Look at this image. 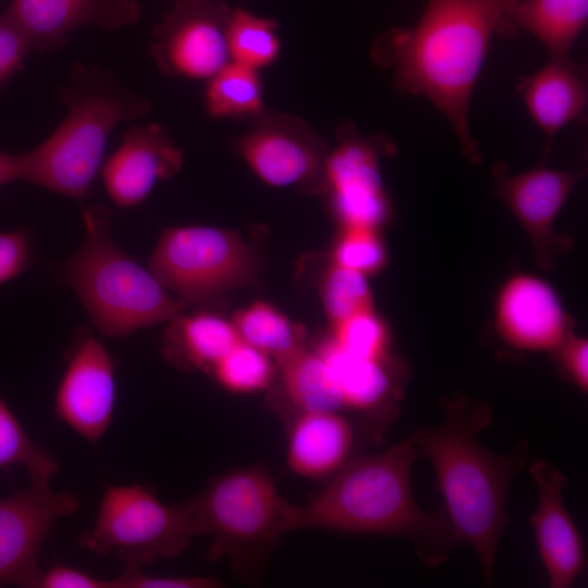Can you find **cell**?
Listing matches in <instances>:
<instances>
[{
  "label": "cell",
  "instance_id": "20",
  "mask_svg": "<svg viewBox=\"0 0 588 588\" xmlns=\"http://www.w3.org/2000/svg\"><path fill=\"white\" fill-rule=\"evenodd\" d=\"M290 417L286 465L293 474L309 480L328 479L352 458L354 429L339 412H305Z\"/></svg>",
  "mask_w": 588,
  "mask_h": 588
},
{
  "label": "cell",
  "instance_id": "38",
  "mask_svg": "<svg viewBox=\"0 0 588 588\" xmlns=\"http://www.w3.org/2000/svg\"><path fill=\"white\" fill-rule=\"evenodd\" d=\"M20 181L19 154L11 155L0 150V185Z\"/></svg>",
  "mask_w": 588,
  "mask_h": 588
},
{
  "label": "cell",
  "instance_id": "14",
  "mask_svg": "<svg viewBox=\"0 0 588 588\" xmlns=\"http://www.w3.org/2000/svg\"><path fill=\"white\" fill-rule=\"evenodd\" d=\"M140 11L137 0H11L2 15L25 35L32 51L46 53L62 48L83 26L114 30L133 25Z\"/></svg>",
  "mask_w": 588,
  "mask_h": 588
},
{
  "label": "cell",
  "instance_id": "25",
  "mask_svg": "<svg viewBox=\"0 0 588 588\" xmlns=\"http://www.w3.org/2000/svg\"><path fill=\"white\" fill-rule=\"evenodd\" d=\"M233 324L242 341L269 355L275 365L305 346V329L265 302L238 310Z\"/></svg>",
  "mask_w": 588,
  "mask_h": 588
},
{
  "label": "cell",
  "instance_id": "37",
  "mask_svg": "<svg viewBox=\"0 0 588 588\" xmlns=\"http://www.w3.org/2000/svg\"><path fill=\"white\" fill-rule=\"evenodd\" d=\"M560 348V363L568 378L583 391L588 389V343L586 339L567 334Z\"/></svg>",
  "mask_w": 588,
  "mask_h": 588
},
{
  "label": "cell",
  "instance_id": "11",
  "mask_svg": "<svg viewBox=\"0 0 588 588\" xmlns=\"http://www.w3.org/2000/svg\"><path fill=\"white\" fill-rule=\"evenodd\" d=\"M222 0H177L154 28L150 57L167 76L209 79L230 60Z\"/></svg>",
  "mask_w": 588,
  "mask_h": 588
},
{
  "label": "cell",
  "instance_id": "26",
  "mask_svg": "<svg viewBox=\"0 0 588 588\" xmlns=\"http://www.w3.org/2000/svg\"><path fill=\"white\" fill-rule=\"evenodd\" d=\"M205 106L217 119L255 118L265 110L259 71L230 61L207 81Z\"/></svg>",
  "mask_w": 588,
  "mask_h": 588
},
{
  "label": "cell",
  "instance_id": "5",
  "mask_svg": "<svg viewBox=\"0 0 588 588\" xmlns=\"http://www.w3.org/2000/svg\"><path fill=\"white\" fill-rule=\"evenodd\" d=\"M83 221L84 238L64 277L101 334L123 338L188 307L114 243L110 209L84 207Z\"/></svg>",
  "mask_w": 588,
  "mask_h": 588
},
{
  "label": "cell",
  "instance_id": "28",
  "mask_svg": "<svg viewBox=\"0 0 588 588\" xmlns=\"http://www.w3.org/2000/svg\"><path fill=\"white\" fill-rule=\"evenodd\" d=\"M23 466L30 482L49 483L59 464L26 433L15 415L0 397V468Z\"/></svg>",
  "mask_w": 588,
  "mask_h": 588
},
{
  "label": "cell",
  "instance_id": "16",
  "mask_svg": "<svg viewBox=\"0 0 588 588\" xmlns=\"http://www.w3.org/2000/svg\"><path fill=\"white\" fill-rule=\"evenodd\" d=\"M584 174L579 170L549 169L541 162L518 174L495 175L497 195L528 233L537 260L543 268L552 265L560 246L565 245L554 234L552 224Z\"/></svg>",
  "mask_w": 588,
  "mask_h": 588
},
{
  "label": "cell",
  "instance_id": "13",
  "mask_svg": "<svg viewBox=\"0 0 588 588\" xmlns=\"http://www.w3.org/2000/svg\"><path fill=\"white\" fill-rule=\"evenodd\" d=\"M115 397V369L109 352L89 332L81 333L56 391L57 419L97 443L111 424Z\"/></svg>",
  "mask_w": 588,
  "mask_h": 588
},
{
  "label": "cell",
  "instance_id": "29",
  "mask_svg": "<svg viewBox=\"0 0 588 588\" xmlns=\"http://www.w3.org/2000/svg\"><path fill=\"white\" fill-rule=\"evenodd\" d=\"M272 358L255 346L240 341L210 370L215 380L234 393L268 389L274 377Z\"/></svg>",
  "mask_w": 588,
  "mask_h": 588
},
{
  "label": "cell",
  "instance_id": "2",
  "mask_svg": "<svg viewBox=\"0 0 588 588\" xmlns=\"http://www.w3.org/2000/svg\"><path fill=\"white\" fill-rule=\"evenodd\" d=\"M443 415L436 427L421 428L409 437L434 468L443 510L457 541L471 546L490 585L499 541L509 522L507 491L526 464L528 445L520 442L506 455L485 448L477 434L493 421L485 403L450 400Z\"/></svg>",
  "mask_w": 588,
  "mask_h": 588
},
{
  "label": "cell",
  "instance_id": "27",
  "mask_svg": "<svg viewBox=\"0 0 588 588\" xmlns=\"http://www.w3.org/2000/svg\"><path fill=\"white\" fill-rule=\"evenodd\" d=\"M226 41L232 62L257 71L272 64L281 50L278 22L243 8L231 9Z\"/></svg>",
  "mask_w": 588,
  "mask_h": 588
},
{
  "label": "cell",
  "instance_id": "10",
  "mask_svg": "<svg viewBox=\"0 0 588 588\" xmlns=\"http://www.w3.org/2000/svg\"><path fill=\"white\" fill-rule=\"evenodd\" d=\"M335 139L326 160L323 193L344 228L376 230L390 215L380 158L395 146L384 134L363 135L347 120L338 125Z\"/></svg>",
  "mask_w": 588,
  "mask_h": 588
},
{
  "label": "cell",
  "instance_id": "18",
  "mask_svg": "<svg viewBox=\"0 0 588 588\" xmlns=\"http://www.w3.org/2000/svg\"><path fill=\"white\" fill-rule=\"evenodd\" d=\"M515 88L530 119L546 137L541 159L546 162L555 135L586 111L587 68L571 57H549L537 72L522 75Z\"/></svg>",
  "mask_w": 588,
  "mask_h": 588
},
{
  "label": "cell",
  "instance_id": "6",
  "mask_svg": "<svg viewBox=\"0 0 588 588\" xmlns=\"http://www.w3.org/2000/svg\"><path fill=\"white\" fill-rule=\"evenodd\" d=\"M198 535H210V562L226 559L235 575L257 583L282 536L294 530L296 505L285 500L264 464L232 468L185 501Z\"/></svg>",
  "mask_w": 588,
  "mask_h": 588
},
{
  "label": "cell",
  "instance_id": "17",
  "mask_svg": "<svg viewBox=\"0 0 588 588\" xmlns=\"http://www.w3.org/2000/svg\"><path fill=\"white\" fill-rule=\"evenodd\" d=\"M183 152L158 123L125 133L121 146L101 167L106 189L122 208L142 204L158 181L168 180L182 168Z\"/></svg>",
  "mask_w": 588,
  "mask_h": 588
},
{
  "label": "cell",
  "instance_id": "1",
  "mask_svg": "<svg viewBox=\"0 0 588 588\" xmlns=\"http://www.w3.org/2000/svg\"><path fill=\"white\" fill-rule=\"evenodd\" d=\"M517 0H427L411 27L373 41L372 60L407 95L427 98L448 119L462 152L479 159L469 125L471 96L491 39Z\"/></svg>",
  "mask_w": 588,
  "mask_h": 588
},
{
  "label": "cell",
  "instance_id": "3",
  "mask_svg": "<svg viewBox=\"0 0 588 588\" xmlns=\"http://www.w3.org/2000/svg\"><path fill=\"white\" fill-rule=\"evenodd\" d=\"M420 452L411 439L383 452L352 457L315 498L296 505L294 530L401 537L429 567L442 564L457 546L445 511L426 513L411 486Z\"/></svg>",
  "mask_w": 588,
  "mask_h": 588
},
{
  "label": "cell",
  "instance_id": "4",
  "mask_svg": "<svg viewBox=\"0 0 588 588\" xmlns=\"http://www.w3.org/2000/svg\"><path fill=\"white\" fill-rule=\"evenodd\" d=\"M59 95L66 115L46 140L19 154L20 181L84 199L101 168L114 126L146 115L151 103L108 70L84 63L72 66Z\"/></svg>",
  "mask_w": 588,
  "mask_h": 588
},
{
  "label": "cell",
  "instance_id": "32",
  "mask_svg": "<svg viewBox=\"0 0 588 588\" xmlns=\"http://www.w3.org/2000/svg\"><path fill=\"white\" fill-rule=\"evenodd\" d=\"M384 260L383 244L370 229L345 228L333 249V264L364 274L380 269Z\"/></svg>",
  "mask_w": 588,
  "mask_h": 588
},
{
  "label": "cell",
  "instance_id": "36",
  "mask_svg": "<svg viewBox=\"0 0 588 588\" xmlns=\"http://www.w3.org/2000/svg\"><path fill=\"white\" fill-rule=\"evenodd\" d=\"M37 588H112V580L58 563L41 573Z\"/></svg>",
  "mask_w": 588,
  "mask_h": 588
},
{
  "label": "cell",
  "instance_id": "23",
  "mask_svg": "<svg viewBox=\"0 0 588 588\" xmlns=\"http://www.w3.org/2000/svg\"><path fill=\"white\" fill-rule=\"evenodd\" d=\"M587 20L588 0H517L505 13L498 36L511 38L525 32L549 57L567 58Z\"/></svg>",
  "mask_w": 588,
  "mask_h": 588
},
{
  "label": "cell",
  "instance_id": "7",
  "mask_svg": "<svg viewBox=\"0 0 588 588\" xmlns=\"http://www.w3.org/2000/svg\"><path fill=\"white\" fill-rule=\"evenodd\" d=\"M199 536L186 502L168 505L140 485L108 486L78 544L99 556L115 551L124 566L172 559Z\"/></svg>",
  "mask_w": 588,
  "mask_h": 588
},
{
  "label": "cell",
  "instance_id": "34",
  "mask_svg": "<svg viewBox=\"0 0 588 588\" xmlns=\"http://www.w3.org/2000/svg\"><path fill=\"white\" fill-rule=\"evenodd\" d=\"M112 580V588H215L222 586L206 576H157L143 572L142 567L124 566L123 573Z\"/></svg>",
  "mask_w": 588,
  "mask_h": 588
},
{
  "label": "cell",
  "instance_id": "22",
  "mask_svg": "<svg viewBox=\"0 0 588 588\" xmlns=\"http://www.w3.org/2000/svg\"><path fill=\"white\" fill-rule=\"evenodd\" d=\"M184 309L169 320L162 335L161 354L180 370L209 373L241 341L240 335L233 322L218 314Z\"/></svg>",
  "mask_w": 588,
  "mask_h": 588
},
{
  "label": "cell",
  "instance_id": "12",
  "mask_svg": "<svg viewBox=\"0 0 588 588\" xmlns=\"http://www.w3.org/2000/svg\"><path fill=\"white\" fill-rule=\"evenodd\" d=\"M81 507L71 491L49 483L28 487L0 500V586L37 588L42 571L38 558L56 523Z\"/></svg>",
  "mask_w": 588,
  "mask_h": 588
},
{
  "label": "cell",
  "instance_id": "24",
  "mask_svg": "<svg viewBox=\"0 0 588 588\" xmlns=\"http://www.w3.org/2000/svg\"><path fill=\"white\" fill-rule=\"evenodd\" d=\"M291 415L344 409L338 381L317 352L305 346L277 365Z\"/></svg>",
  "mask_w": 588,
  "mask_h": 588
},
{
  "label": "cell",
  "instance_id": "35",
  "mask_svg": "<svg viewBox=\"0 0 588 588\" xmlns=\"http://www.w3.org/2000/svg\"><path fill=\"white\" fill-rule=\"evenodd\" d=\"M32 52L25 35L5 16L0 15V86L21 70Z\"/></svg>",
  "mask_w": 588,
  "mask_h": 588
},
{
  "label": "cell",
  "instance_id": "33",
  "mask_svg": "<svg viewBox=\"0 0 588 588\" xmlns=\"http://www.w3.org/2000/svg\"><path fill=\"white\" fill-rule=\"evenodd\" d=\"M34 254L33 235L26 226L0 232V287L27 270Z\"/></svg>",
  "mask_w": 588,
  "mask_h": 588
},
{
  "label": "cell",
  "instance_id": "15",
  "mask_svg": "<svg viewBox=\"0 0 588 588\" xmlns=\"http://www.w3.org/2000/svg\"><path fill=\"white\" fill-rule=\"evenodd\" d=\"M529 474L538 491V505L530 515V525L549 585L569 588L581 575L586 556L581 536L563 501L567 479L543 460L535 461Z\"/></svg>",
  "mask_w": 588,
  "mask_h": 588
},
{
  "label": "cell",
  "instance_id": "19",
  "mask_svg": "<svg viewBox=\"0 0 588 588\" xmlns=\"http://www.w3.org/2000/svg\"><path fill=\"white\" fill-rule=\"evenodd\" d=\"M497 319L502 336L518 348H558L568 334L555 292L534 277L519 275L507 282L498 301Z\"/></svg>",
  "mask_w": 588,
  "mask_h": 588
},
{
  "label": "cell",
  "instance_id": "21",
  "mask_svg": "<svg viewBox=\"0 0 588 588\" xmlns=\"http://www.w3.org/2000/svg\"><path fill=\"white\" fill-rule=\"evenodd\" d=\"M315 352L332 370L344 409L382 424L394 419L401 389L388 357L371 359L350 354L332 338L321 341Z\"/></svg>",
  "mask_w": 588,
  "mask_h": 588
},
{
  "label": "cell",
  "instance_id": "30",
  "mask_svg": "<svg viewBox=\"0 0 588 588\" xmlns=\"http://www.w3.org/2000/svg\"><path fill=\"white\" fill-rule=\"evenodd\" d=\"M365 275L336 264L324 273L320 293L324 310L333 326L371 309V293Z\"/></svg>",
  "mask_w": 588,
  "mask_h": 588
},
{
  "label": "cell",
  "instance_id": "31",
  "mask_svg": "<svg viewBox=\"0 0 588 588\" xmlns=\"http://www.w3.org/2000/svg\"><path fill=\"white\" fill-rule=\"evenodd\" d=\"M333 328L332 339L347 353L371 359L388 357L387 329L371 309L353 315Z\"/></svg>",
  "mask_w": 588,
  "mask_h": 588
},
{
  "label": "cell",
  "instance_id": "9",
  "mask_svg": "<svg viewBox=\"0 0 588 588\" xmlns=\"http://www.w3.org/2000/svg\"><path fill=\"white\" fill-rule=\"evenodd\" d=\"M252 121L234 146L261 181L275 187L324 192L329 147L322 136L299 117L267 108Z\"/></svg>",
  "mask_w": 588,
  "mask_h": 588
},
{
  "label": "cell",
  "instance_id": "8",
  "mask_svg": "<svg viewBox=\"0 0 588 588\" xmlns=\"http://www.w3.org/2000/svg\"><path fill=\"white\" fill-rule=\"evenodd\" d=\"M148 268L187 306L250 284L257 262L249 246L234 232L187 225L164 230Z\"/></svg>",
  "mask_w": 588,
  "mask_h": 588
}]
</instances>
